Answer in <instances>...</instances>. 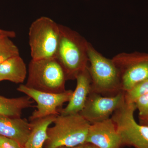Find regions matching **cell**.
I'll return each instance as SVG.
<instances>
[{"label": "cell", "instance_id": "1", "mask_svg": "<svg viewBox=\"0 0 148 148\" xmlns=\"http://www.w3.org/2000/svg\"><path fill=\"white\" fill-rule=\"evenodd\" d=\"M60 38L56 58L67 80L76 79L88 66V42L78 33L59 24Z\"/></svg>", "mask_w": 148, "mask_h": 148}, {"label": "cell", "instance_id": "2", "mask_svg": "<svg viewBox=\"0 0 148 148\" xmlns=\"http://www.w3.org/2000/svg\"><path fill=\"white\" fill-rule=\"evenodd\" d=\"M47 129L45 148L74 147L86 143L90 123L79 113L59 114Z\"/></svg>", "mask_w": 148, "mask_h": 148}, {"label": "cell", "instance_id": "3", "mask_svg": "<svg viewBox=\"0 0 148 148\" xmlns=\"http://www.w3.org/2000/svg\"><path fill=\"white\" fill-rule=\"evenodd\" d=\"M88 55L90 63L88 69L91 78V92L110 97L123 92L119 70L112 59L103 56L89 42Z\"/></svg>", "mask_w": 148, "mask_h": 148}, {"label": "cell", "instance_id": "4", "mask_svg": "<svg viewBox=\"0 0 148 148\" xmlns=\"http://www.w3.org/2000/svg\"><path fill=\"white\" fill-rule=\"evenodd\" d=\"M25 85L43 92L60 93L66 91V75L56 58L32 59L28 68Z\"/></svg>", "mask_w": 148, "mask_h": 148}, {"label": "cell", "instance_id": "5", "mask_svg": "<svg viewBox=\"0 0 148 148\" xmlns=\"http://www.w3.org/2000/svg\"><path fill=\"white\" fill-rule=\"evenodd\" d=\"M29 38L32 59L56 58L60 30L53 19L45 16L37 18L30 26Z\"/></svg>", "mask_w": 148, "mask_h": 148}, {"label": "cell", "instance_id": "6", "mask_svg": "<svg viewBox=\"0 0 148 148\" xmlns=\"http://www.w3.org/2000/svg\"><path fill=\"white\" fill-rule=\"evenodd\" d=\"M135 103L124 101L111 117L118 132L122 147L148 148V126L138 124L134 118Z\"/></svg>", "mask_w": 148, "mask_h": 148}, {"label": "cell", "instance_id": "7", "mask_svg": "<svg viewBox=\"0 0 148 148\" xmlns=\"http://www.w3.org/2000/svg\"><path fill=\"white\" fill-rule=\"evenodd\" d=\"M112 60L119 70L123 92L148 79V55L123 52Z\"/></svg>", "mask_w": 148, "mask_h": 148}, {"label": "cell", "instance_id": "8", "mask_svg": "<svg viewBox=\"0 0 148 148\" xmlns=\"http://www.w3.org/2000/svg\"><path fill=\"white\" fill-rule=\"evenodd\" d=\"M19 92L24 93L37 103L36 110L29 117L30 121L49 116L60 114L59 109L71 98L73 91L66 90L60 93L43 92L21 84L17 88Z\"/></svg>", "mask_w": 148, "mask_h": 148}, {"label": "cell", "instance_id": "9", "mask_svg": "<svg viewBox=\"0 0 148 148\" xmlns=\"http://www.w3.org/2000/svg\"><path fill=\"white\" fill-rule=\"evenodd\" d=\"M124 101V92L110 97L90 92L79 114L90 124L100 122L110 118Z\"/></svg>", "mask_w": 148, "mask_h": 148}, {"label": "cell", "instance_id": "10", "mask_svg": "<svg viewBox=\"0 0 148 148\" xmlns=\"http://www.w3.org/2000/svg\"><path fill=\"white\" fill-rule=\"evenodd\" d=\"M86 143L100 148H121V140L112 119L90 124Z\"/></svg>", "mask_w": 148, "mask_h": 148}, {"label": "cell", "instance_id": "11", "mask_svg": "<svg viewBox=\"0 0 148 148\" xmlns=\"http://www.w3.org/2000/svg\"><path fill=\"white\" fill-rule=\"evenodd\" d=\"M76 79L75 89L73 91L67 106L60 110V114L66 115L79 113L84 108L88 96L91 92V78L88 67L77 76Z\"/></svg>", "mask_w": 148, "mask_h": 148}, {"label": "cell", "instance_id": "12", "mask_svg": "<svg viewBox=\"0 0 148 148\" xmlns=\"http://www.w3.org/2000/svg\"><path fill=\"white\" fill-rule=\"evenodd\" d=\"M32 127L31 122L25 119L0 115V136L15 140L24 147Z\"/></svg>", "mask_w": 148, "mask_h": 148}, {"label": "cell", "instance_id": "13", "mask_svg": "<svg viewBox=\"0 0 148 148\" xmlns=\"http://www.w3.org/2000/svg\"><path fill=\"white\" fill-rule=\"evenodd\" d=\"M28 71L20 55L9 58L0 64V82L8 80L22 84L27 77Z\"/></svg>", "mask_w": 148, "mask_h": 148}, {"label": "cell", "instance_id": "14", "mask_svg": "<svg viewBox=\"0 0 148 148\" xmlns=\"http://www.w3.org/2000/svg\"><path fill=\"white\" fill-rule=\"evenodd\" d=\"M56 116H49L31 121L32 130L24 148H43L48 138V128Z\"/></svg>", "mask_w": 148, "mask_h": 148}, {"label": "cell", "instance_id": "15", "mask_svg": "<svg viewBox=\"0 0 148 148\" xmlns=\"http://www.w3.org/2000/svg\"><path fill=\"white\" fill-rule=\"evenodd\" d=\"M28 96L9 98L0 95V115L21 117L24 109L33 107L34 102Z\"/></svg>", "mask_w": 148, "mask_h": 148}, {"label": "cell", "instance_id": "16", "mask_svg": "<svg viewBox=\"0 0 148 148\" xmlns=\"http://www.w3.org/2000/svg\"><path fill=\"white\" fill-rule=\"evenodd\" d=\"M19 55L17 46L8 37H3L0 39V64L9 58Z\"/></svg>", "mask_w": 148, "mask_h": 148}, {"label": "cell", "instance_id": "17", "mask_svg": "<svg viewBox=\"0 0 148 148\" xmlns=\"http://www.w3.org/2000/svg\"><path fill=\"white\" fill-rule=\"evenodd\" d=\"M147 93L148 79L137 84L129 90L124 92L125 101L128 103H135L138 98Z\"/></svg>", "mask_w": 148, "mask_h": 148}, {"label": "cell", "instance_id": "18", "mask_svg": "<svg viewBox=\"0 0 148 148\" xmlns=\"http://www.w3.org/2000/svg\"><path fill=\"white\" fill-rule=\"evenodd\" d=\"M137 109L139 110L140 121L148 119V93L138 98L135 103Z\"/></svg>", "mask_w": 148, "mask_h": 148}, {"label": "cell", "instance_id": "19", "mask_svg": "<svg viewBox=\"0 0 148 148\" xmlns=\"http://www.w3.org/2000/svg\"><path fill=\"white\" fill-rule=\"evenodd\" d=\"M0 148H24L16 141L0 136Z\"/></svg>", "mask_w": 148, "mask_h": 148}, {"label": "cell", "instance_id": "20", "mask_svg": "<svg viewBox=\"0 0 148 148\" xmlns=\"http://www.w3.org/2000/svg\"><path fill=\"white\" fill-rule=\"evenodd\" d=\"M0 34L5 35L10 38H14L16 37V33L13 31H6L0 29Z\"/></svg>", "mask_w": 148, "mask_h": 148}, {"label": "cell", "instance_id": "21", "mask_svg": "<svg viewBox=\"0 0 148 148\" xmlns=\"http://www.w3.org/2000/svg\"><path fill=\"white\" fill-rule=\"evenodd\" d=\"M79 148H100L89 143H85L79 146Z\"/></svg>", "mask_w": 148, "mask_h": 148}, {"label": "cell", "instance_id": "22", "mask_svg": "<svg viewBox=\"0 0 148 148\" xmlns=\"http://www.w3.org/2000/svg\"><path fill=\"white\" fill-rule=\"evenodd\" d=\"M140 124L148 126V119L146 120L140 121Z\"/></svg>", "mask_w": 148, "mask_h": 148}, {"label": "cell", "instance_id": "23", "mask_svg": "<svg viewBox=\"0 0 148 148\" xmlns=\"http://www.w3.org/2000/svg\"><path fill=\"white\" fill-rule=\"evenodd\" d=\"M56 148H79V146L76 147H58Z\"/></svg>", "mask_w": 148, "mask_h": 148}, {"label": "cell", "instance_id": "24", "mask_svg": "<svg viewBox=\"0 0 148 148\" xmlns=\"http://www.w3.org/2000/svg\"><path fill=\"white\" fill-rule=\"evenodd\" d=\"M6 36L8 37V36H5V35L0 34V39H1V38H3V37H6ZM9 38H10V37H9Z\"/></svg>", "mask_w": 148, "mask_h": 148}]
</instances>
